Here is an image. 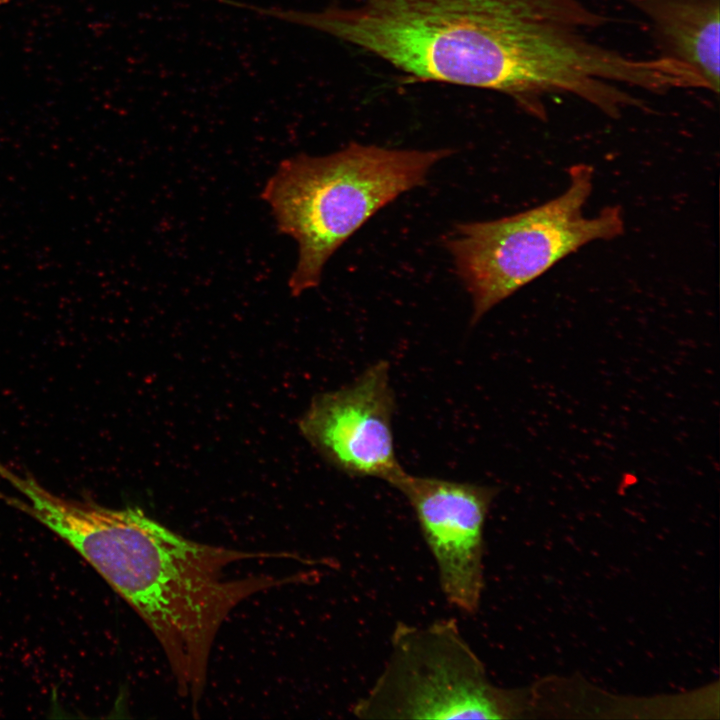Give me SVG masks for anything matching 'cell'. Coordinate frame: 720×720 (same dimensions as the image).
Wrapping results in <instances>:
<instances>
[{
    "label": "cell",
    "mask_w": 720,
    "mask_h": 720,
    "mask_svg": "<svg viewBox=\"0 0 720 720\" xmlns=\"http://www.w3.org/2000/svg\"><path fill=\"white\" fill-rule=\"evenodd\" d=\"M607 22L584 0H353L312 18L414 81L499 92L541 120L550 95L612 104L625 57L584 35Z\"/></svg>",
    "instance_id": "obj_1"
},
{
    "label": "cell",
    "mask_w": 720,
    "mask_h": 720,
    "mask_svg": "<svg viewBox=\"0 0 720 720\" xmlns=\"http://www.w3.org/2000/svg\"><path fill=\"white\" fill-rule=\"evenodd\" d=\"M21 510L79 552L141 616L161 644L179 692L196 705L216 634L246 598L297 580L230 578L239 561L290 556L253 553L185 538L138 508L111 509L58 497L35 480L22 487Z\"/></svg>",
    "instance_id": "obj_2"
},
{
    "label": "cell",
    "mask_w": 720,
    "mask_h": 720,
    "mask_svg": "<svg viewBox=\"0 0 720 720\" xmlns=\"http://www.w3.org/2000/svg\"><path fill=\"white\" fill-rule=\"evenodd\" d=\"M452 153L351 143L325 156L301 153L281 161L262 198L278 231L298 244L291 293L317 287L342 244L379 210L423 185L431 169Z\"/></svg>",
    "instance_id": "obj_3"
},
{
    "label": "cell",
    "mask_w": 720,
    "mask_h": 720,
    "mask_svg": "<svg viewBox=\"0 0 720 720\" xmlns=\"http://www.w3.org/2000/svg\"><path fill=\"white\" fill-rule=\"evenodd\" d=\"M568 176L567 188L557 197L510 216L459 223L445 238L456 274L472 301L473 324L568 255L623 234L620 207H605L592 217L584 214L593 189V167L576 164Z\"/></svg>",
    "instance_id": "obj_4"
},
{
    "label": "cell",
    "mask_w": 720,
    "mask_h": 720,
    "mask_svg": "<svg viewBox=\"0 0 720 720\" xmlns=\"http://www.w3.org/2000/svg\"><path fill=\"white\" fill-rule=\"evenodd\" d=\"M519 690L493 685L454 619L396 624L374 683L351 708L360 719H511Z\"/></svg>",
    "instance_id": "obj_5"
},
{
    "label": "cell",
    "mask_w": 720,
    "mask_h": 720,
    "mask_svg": "<svg viewBox=\"0 0 720 720\" xmlns=\"http://www.w3.org/2000/svg\"><path fill=\"white\" fill-rule=\"evenodd\" d=\"M391 486L414 511L446 600L475 614L484 587V526L499 489L406 471Z\"/></svg>",
    "instance_id": "obj_6"
},
{
    "label": "cell",
    "mask_w": 720,
    "mask_h": 720,
    "mask_svg": "<svg viewBox=\"0 0 720 720\" xmlns=\"http://www.w3.org/2000/svg\"><path fill=\"white\" fill-rule=\"evenodd\" d=\"M395 408L390 366L380 360L351 383L315 397L300 429L337 470L350 477L377 478L391 486L405 471L394 446Z\"/></svg>",
    "instance_id": "obj_7"
},
{
    "label": "cell",
    "mask_w": 720,
    "mask_h": 720,
    "mask_svg": "<svg viewBox=\"0 0 720 720\" xmlns=\"http://www.w3.org/2000/svg\"><path fill=\"white\" fill-rule=\"evenodd\" d=\"M650 24L657 56L695 73L719 92L720 0H624Z\"/></svg>",
    "instance_id": "obj_8"
},
{
    "label": "cell",
    "mask_w": 720,
    "mask_h": 720,
    "mask_svg": "<svg viewBox=\"0 0 720 720\" xmlns=\"http://www.w3.org/2000/svg\"><path fill=\"white\" fill-rule=\"evenodd\" d=\"M10 0H0V5L8 3Z\"/></svg>",
    "instance_id": "obj_9"
}]
</instances>
